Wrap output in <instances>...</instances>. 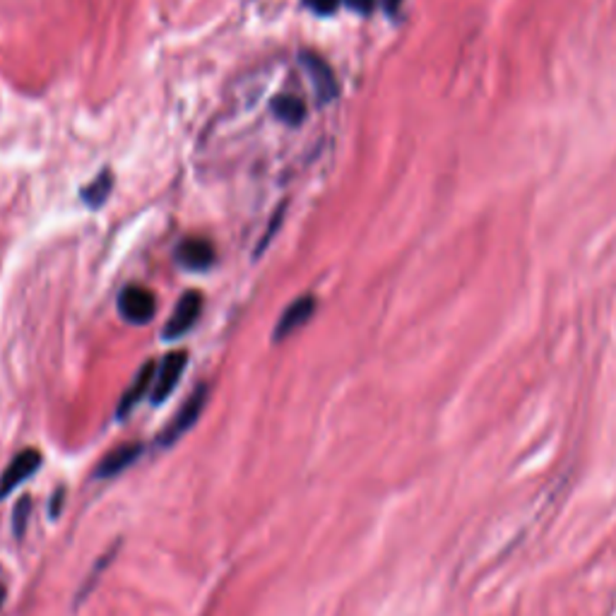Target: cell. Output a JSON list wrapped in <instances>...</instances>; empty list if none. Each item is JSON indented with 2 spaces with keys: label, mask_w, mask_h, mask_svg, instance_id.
Here are the masks:
<instances>
[{
  "label": "cell",
  "mask_w": 616,
  "mask_h": 616,
  "mask_svg": "<svg viewBox=\"0 0 616 616\" xmlns=\"http://www.w3.org/2000/svg\"><path fill=\"white\" fill-rule=\"evenodd\" d=\"M383 5H385V10H388V13H398V7H400V0H383Z\"/></svg>",
  "instance_id": "cell-18"
},
{
  "label": "cell",
  "mask_w": 616,
  "mask_h": 616,
  "mask_svg": "<svg viewBox=\"0 0 616 616\" xmlns=\"http://www.w3.org/2000/svg\"><path fill=\"white\" fill-rule=\"evenodd\" d=\"M63 496H66V489L60 486V489L54 494V498H51V516H54V517L60 516V506H63Z\"/></svg>",
  "instance_id": "cell-17"
},
{
  "label": "cell",
  "mask_w": 616,
  "mask_h": 616,
  "mask_svg": "<svg viewBox=\"0 0 616 616\" xmlns=\"http://www.w3.org/2000/svg\"><path fill=\"white\" fill-rule=\"evenodd\" d=\"M301 63H304L306 73H308L313 87H316V97H318L323 104L335 99L339 89H338V80H335V73L330 70V66H328L320 56L311 54V51H304V54H301Z\"/></svg>",
  "instance_id": "cell-6"
},
{
  "label": "cell",
  "mask_w": 616,
  "mask_h": 616,
  "mask_svg": "<svg viewBox=\"0 0 616 616\" xmlns=\"http://www.w3.org/2000/svg\"><path fill=\"white\" fill-rule=\"evenodd\" d=\"M5 602V585H0V607Z\"/></svg>",
  "instance_id": "cell-19"
},
{
  "label": "cell",
  "mask_w": 616,
  "mask_h": 616,
  "mask_svg": "<svg viewBox=\"0 0 616 616\" xmlns=\"http://www.w3.org/2000/svg\"><path fill=\"white\" fill-rule=\"evenodd\" d=\"M41 467V453L37 448H27V451L17 453L5 467V472L0 475V501L7 498L10 491H15L25 479H29L34 472Z\"/></svg>",
  "instance_id": "cell-3"
},
{
  "label": "cell",
  "mask_w": 616,
  "mask_h": 616,
  "mask_svg": "<svg viewBox=\"0 0 616 616\" xmlns=\"http://www.w3.org/2000/svg\"><path fill=\"white\" fill-rule=\"evenodd\" d=\"M186 364H188L186 351H172V354H166L164 361H162L160 366V373L154 376L152 404H162L173 391H176L181 376L186 371Z\"/></svg>",
  "instance_id": "cell-4"
},
{
  "label": "cell",
  "mask_w": 616,
  "mask_h": 616,
  "mask_svg": "<svg viewBox=\"0 0 616 616\" xmlns=\"http://www.w3.org/2000/svg\"><path fill=\"white\" fill-rule=\"evenodd\" d=\"M205 404H207V385L200 383L198 388L188 395L183 407L173 414V419L166 424V429L157 436V445H160V448H169V445L176 444L179 438L186 436L188 431H191L193 426H195V422L200 419V414L205 410Z\"/></svg>",
  "instance_id": "cell-1"
},
{
  "label": "cell",
  "mask_w": 616,
  "mask_h": 616,
  "mask_svg": "<svg viewBox=\"0 0 616 616\" xmlns=\"http://www.w3.org/2000/svg\"><path fill=\"white\" fill-rule=\"evenodd\" d=\"M145 453V445L142 444H120L116 448L101 457L99 465L94 467V479H111L116 475H120L123 470H128L131 465L138 460L140 455Z\"/></svg>",
  "instance_id": "cell-7"
},
{
  "label": "cell",
  "mask_w": 616,
  "mask_h": 616,
  "mask_svg": "<svg viewBox=\"0 0 616 616\" xmlns=\"http://www.w3.org/2000/svg\"><path fill=\"white\" fill-rule=\"evenodd\" d=\"M119 547H120V542H116V544H113V547H111V549L107 551V554H101L99 561L94 563V569L89 570V576H87L85 585H82L80 592H78V602H82V600H85V597L89 595V592H92V588H94V585H97V580H99L101 570L107 569L109 563H111V559L116 557V551H119Z\"/></svg>",
  "instance_id": "cell-13"
},
{
  "label": "cell",
  "mask_w": 616,
  "mask_h": 616,
  "mask_svg": "<svg viewBox=\"0 0 616 616\" xmlns=\"http://www.w3.org/2000/svg\"><path fill=\"white\" fill-rule=\"evenodd\" d=\"M176 260L186 270L203 272L207 267H213L214 263V248L210 241L205 239H188L176 248Z\"/></svg>",
  "instance_id": "cell-9"
},
{
  "label": "cell",
  "mask_w": 616,
  "mask_h": 616,
  "mask_svg": "<svg viewBox=\"0 0 616 616\" xmlns=\"http://www.w3.org/2000/svg\"><path fill=\"white\" fill-rule=\"evenodd\" d=\"M154 376H157V369H154L152 361H147V364L140 366L138 376L133 378V383L128 385L126 392H123V398H120L119 402V412H116L119 419L128 417V414L133 412L135 404H140V400L150 392V388L154 385Z\"/></svg>",
  "instance_id": "cell-10"
},
{
  "label": "cell",
  "mask_w": 616,
  "mask_h": 616,
  "mask_svg": "<svg viewBox=\"0 0 616 616\" xmlns=\"http://www.w3.org/2000/svg\"><path fill=\"white\" fill-rule=\"evenodd\" d=\"M200 308H203V297L198 292H186L181 297V301L173 308L172 318L166 323L164 328V338L166 339H176L183 338L188 330H191L195 320L200 316Z\"/></svg>",
  "instance_id": "cell-5"
},
{
  "label": "cell",
  "mask_w": 616,
  "mask_h": 616,
  "mask_svg": "<svg viewBox=\"0 0 616 616\" xmlns=\"http://www.w3.org/2000/svg\"><path fill=\"white\" fill-rule=\"evenodd\" d=\"M313 311H316V298L313 297H301L297 298L294 304L287 306V311L282 313L277 328L272 332L275 342H282V339L289 338L292 332H297L298 328H304V325L311 320Z\"/></svg>",
  "instance_id": "cell-8"
},
{
  "label": "cell",
  "mask_w": 616,
  "mask_h": 616,
  "mask_svg": "<svg viewBox=\"0 0 616 616\" xmlns=\"http://www.w3.org/2000/svg\"><path fill=\"white\" fill-rule=\"evenodd\" d=\"M306 5L311 7L313 13H318V15H330L332 10H335V7H338V3L339 0H304Z\"/></svg>",
  "instance_id": "cell-15"
},
{
  "label": "cell",
  "mask_w": 616,
  "mask_h": 616,
  "mask_svg": "<svg viewBox=\"0 0 616 616\" xmlns=\"http://www.w3.org/2000/svg\"><path fill=\"white\" fill-rule=\"evenodd\" d=\"M111 188H113L111 172H101L99 176H97V179H94L92 183L82 191V200H85V205L101 207L104 203H107Z\"/></svg>",
  "instance_id": "cell-12"
},
{
  "label": "cell",
  "mask_w": 616,
  "mask_h": 616,
  "mask_svg": "<svg viewBox=\"0 0 616 616\" xmlns=\"http://www.w3.org/2000/svg\"><path fill=\"white\" fill-rule=\"evenodd\" d=\"M376 0H347V5L351 10H357V13H371V7Z\"/></svg>",
  "instance_id": "cell-16"
},
{
  "label": "cell",
  "mask_w": 616,
  "mask_h": 616,
  "mask_svg": "<svg viewBox=\"0 0 616 616\" xmlns=\"http://www.w3.org/2000/svg\"><path fill=\"white\" fill-rule=\"evenodd\" d=\"M29 513H32V498L22 496L13 508V530H15V537H17V539H22V537H25V532H27Z\"/></svg>",
  "instance_id": "cell-14"
},
{
  "label": "cell",
  "mask_w": 616,
  "mask_h": 616,
  "mask_svg": "<svg viewBox=\"0 0 616 616\" xmlns=\"http://www.w3.org/2000/svg\"><path fill=\"white\" fill-rule=\"evenodd\" d=\"M272 111L277 116L279 120H285L287 126H298L306 116V109L301 104L298 97H292V94H282L277 99L272 101Z\"/></svg>",
  "instance_id": "cell-11"
},
{
  "label": "cell",
  "mask_w": 616,
  "mask_h": 616,
  "mask_svg": "<svg viewBox=\"0 0 616 616\" xmlns=\"http://www.w3.org/2000/svg\"><path fill=\"white\" fill-rule=\"evenodd\" d=\"M157 311V301H154L152 292L145 287H126L119 297V313L128 323L142 325L150 323Z\"/></svg>",
  "instance_id": "cell-2"
}]
</instances>
